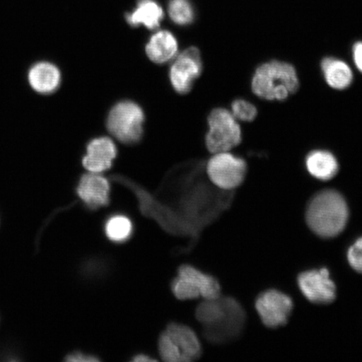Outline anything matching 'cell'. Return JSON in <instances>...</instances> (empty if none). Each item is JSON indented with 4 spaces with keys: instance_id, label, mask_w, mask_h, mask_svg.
Returning a JSON list of instances; mask_svg holds the SVG:
<instances>
[{
    "instance_id": "1",
    "label": "cell",
    "mask_w": 362,
    "mask_h": 362,
    "mask_svg": "<svg viewBox=\"0 0 362 362\" xmlns=\"http://www.w3.org/2000/svg\"><path fill=\"white\" fill-rule=\"evenodd\" d=\"M200 171L201 168L193 169L170 180L169 188L174 197L167 202L124 176L117 175L115 180L135 194L143 216L155 221L172 236L189 238V245L180 251L188 252L196 246L202 230L229 209L234 198L233 192L211 187L200 180Z\"/></svg>"
},
{
    "instance_id": "2",
    "label": "cell",
    "mask_w": 362,
    "mask_h": 362,
    "mask_svg": "<svg viewBox=\"0 0 362 362\" xmlns=\"http://www.w3.org/2000/svg\"><path fill=\"white\" fill-rule=\"evenodd\" d=\"M194 316L203 327V337L211 344L221 345L235 341L245 327L247 315L243 307L233 297L220 296L204 300Z\"/></svg>"
},
{
    "instance_id": "3",
    "label": "cell",
    "mask_w": 362,
    "mask_h": 362,
    "mask_svg": "<svg viewBox=\"0 0 362 362\" xmlns=\"http://www.w3.org/2000/svg\"><path fill=\"white\" fill-rule=\"evenodd\" d=\"M305 219L317 236L334 238L345 230L349 220V207L341 193L332 189H324L311 199Z\"/></svg>"
},
{
    "instance_id": "4",
    "label": "cell",
    "mask_w": 362,
    "mask_h": 362,
    "mask_svg": "<svg viewBox=\"0 0 362 362\" xmlns=\"http://www.w3.org/2000/svg\"><path fill=\"white\" fill-rule=\"evenodd\" d=\"M252 93L268 101H284L300 88L296 68L291 63L273 60L257 66L252 76Z\"/></svg>"
},
{
    "instance_id": "5",
    "label": "cell",
    "mask_w": 362,
    "mask_h": 362,
    "mask_svg": "<svg viewBox=\"0 0 362 362\" xmlns=\"http://www.w3.org/2000/svg\"><path fill=\"white\" fill-rule=\"evenodd\" d=\"M158 351L166 362H192L201 358L202 346L197 334L184 324L170 322L158 341Z\"/></svg>"
},
{
    "instance_id": "6",
    "label": "cell",
    "mask_w": 362,
    "mask_h": 362,
    "mask_svg": "<svg viewBox=\"0 0 362 362\" xmlns=\"http://www.w3.org/2000/svg\"><path fill=\"white\" fill-rule=\"evenodd\" d=\"M144 112L139 104L121 101L108 113L107 129L113 137L125 144H134L141 139Z\"/></svg>"
},
{
    "instance_id": "7",
    "label": "cell",
    "mask_w": 362,
    "mask_h": 362,
    "mask_svg": "<svg viewBox=\"0 0 362 362\" xmlns=\"http://www.w3.org/2000/svg\"><path fill=\"white\" fill-rule=\"evenodd\" d=\"M209 130L206 135L208 151L228 152L242 142V130L233 113L226 108L212 110L208 117Z\"/></svg>"
},
{
    "instance_id": "8",
    "label": "cell",
    "mask_w": 362,
    "mask_h": 362,
    "mask_svg": "<svg viewBox=\"0 0 362 362\" xmlns=\"http://www.w3.org/2000/svg\"><path fill=\"white\" fill-rule=\"evenodd\" d=\"M247 165L243 158L228 152L214 153L206 165L211 182L223 191L233 192L246 178Z\"/></svg>"
},
{
    "instance_id": "9",
    "label": "cell",
    "mask_w": 362,
    "mask_h": 362,
    "mask_svg": "<svg viewBox=\"0 0 362 362\" xmlns=\"http://www.w3.org/2000/svg\"><path fill=\"white\" fill-rule=\"evenodd\" d=\"M255 307L262 324L266 327L277 329L288 323L293 304L287 294L269 289L257 297Z\"/></svg>"
},
{
    "instance_id": "10",
    "label": "cell",
    "mask_w": 362,
    "mask_h": 362,
    "mask_svg": "<svg viewBox=\"0 0 362 362\" xmlns=\"http://www.w3.org/2000/svg\"><path fill=\"white\" fill-rule=\"evenodd\" d=\"M202 67V54L197 47L185 49L175 57L170 69V80L175 92L188 93L201 76Z\"/></svg>"
},
{
    "instance_id": "11",
    "label": "cell",
    "mask_w": 362,
    "mask_h": 362,
    "mask_svg": "<svg viewBox=\"0 0 362 362\" xmlns=\"http://www.w3.org/2000/svg\"><path fill=\"white\" fill-rule=\"evenodd\" d=\"M297 283L303 296L315 305H329L336 300V284L327 269L303 272L298 276Z\"/></svg>"
},
{
    "instance_id": "12",
    "label": "cell",
    "mask_w": 362,
    "mask_h": 362,
    "mask_svg": "<svg viewBox=\"0 0 362 362\" xmlns=\"http://www.w3.org/2000/svg\"><path fill=\"white\" fill-rule=\"evenodd\" d=\"M76 193L89 211H97L111 203V185L105 176L88 172L81 176Z\"/></svg>"
},
{
    "instance_id": "13",
    "label": "cell",
    "mask_w": 362,
    "mask_h": 362,
    "mask_svg": "<svg viewBox=\"0 0 362 362\" xmlns=\"http://www.w3.org/2000/svg\"><path fill=\"white\" fill-rule=\"evenodd\" d=\"M117 153L115 144L110 138L94 139L88 144L83 165L88 172L102 174L112 168Z\"/></svg>"
},
{
    "instance_id": "14",
    "label": "cell",
    "mask_w": 362,
    "mask_h": 362,
    "mask_svg": "<svg viewBox=\"0 0 362 362\" xmlns=\"http://www.w3.org/2000/svg\"><path fill=\"white\" fill-rule=\"evenodd\" d=\"M31 89L42 95L52 94L60 88L62 74L60 69L49 62H36L27 75Z\"/></svg>"
},
{
    "instance_id": "15",
    "label": "cell",
    "mask_w": 362,
    "mask_h": 362,
    "mask_svg": "<svg viewBox=\"0 0 362 362\" xmlns=\"http://www.w3.org/2000/svg\"><path fill=\"white\" fill-rule=\"evenodd\" d=\"M103 232L108 242L115 245H123L134 237V220L124 211H113L104 219Z\"/></svg>"
},
{
    "instance_id": "16",
    "label": "cell",
    "mask_w": 362,
    "mask_h": 362,
    "mask_svg": "<svg viewBox=\"0 0 362 362\" xmlns=\"http://www.w3.org/2000/svg\"><path fill=\"white\" fill-rule=\"evenodd\" d=\"M178 42L168 30H160L153 34L146 45V51L149 60L156 64H165L177 55Z\"/></svg>"
},
{
    "instance_id": "17",
    "label": "cell",
    "mask_w": 362,
    "mask_h": 362,
    "mask_svg": "<svg viewBox=\"0 0 362 362\" xmlns=\"http://www.w3.org/2000/svg\"><path fill=\"white\" fill-rule=\"evenodd\" d=\"M164 11L156 0H139L132 12L126 13L125 19L130 26L143 25L148 30H156L164 19Z\"/></svg>"
},
{
    "instance_id": "18",
    "label": "cell",
    "mask_w": 362,
    "mask_h": 362,
    "mask_svg": "<svg viewBox=\"0 0 362 362\" xmlns=\"http://www.w3.org/2000/svg\"><path fill=\"white\" fill-rule=\"evenodd\" d=\"M177 275L192 282L204 300H212L221 296V287L218 280L197 267L191 264L180 265L177 269Z\"/></svg>"
},
{
    "instance_id": "19",
    "label": "cell",
    "mask_w": 362,
    "mask_h": 362,
    "mask_svg": "<svg viewBox=\"0 0 362 362\" xmlns=\"http://www.w3.org/2000/svg\"><path fill=\"white\" fill-rule=\"evenodd\" d=\"M305 167L311 176L322 181L333 179L339 171L336 156L332 153L322 149H316L306 156Z\"/></svg>"
},
{
    "instance_id": "20",
    "label": "cell",
    "mask_w": 362,
    "mask_h": 362,
    "mask_svg": "<svg viewBox=\"0 0 362 362\" xmlns=\"http://www.w3.org/2000/svg\"><path fill=\"white\" fill-rule=\"evenodd\" d=\"M325 81L330 88L344 90L349 88L353 81V72L346 62L334 57H325L321 62Z\"/></svg>"
},
{
    "instance_id": "21",
    "label": "cell",
    "mask_w": 362,
    "mask_h": 362,
    "mask_svg": "<svg viewBox=\"0 0 362 362\" xmlns=\"http://www.w3.org/2000/svg\"><path fill=\"white\" fill-rule=\"evenodd\" d=\"M169 16L175 24L185 26L194 20V11L189 0H170Z\"/></svg>"
},
{
    "instance_id": "22",
    "label": "cell",
    "mask_w": 362,
    "mask_h": 362,
    "mask_svg": "<svg viewBox=\"0 0 362 362\" xmlns=\"http://www.w3.org/2000/svg\"><path fill=\"white\" fill-rule=\"evenodd\" d=\"M170 288L173 296L179 300H197L201 297L200 292L192 282L182 276L177 275L172 279Z\"/></svg>"
},
{
    "instance_id": "23",
    "label": "cell",
    "mask_w": 362,
    "mask_h": 362,
    "mask_svg": "<svg viewBox=\"0 0 362 362\" xmlns=\"http://www.w3.org/2000/svg\"><path fill=\"white\" fill-rule=\"evenodd\" d=\"M107 270V262L98 257H88L81 266V274L88 279H101Z\"/></svg>"
},
{
    "instance_id": "24",
    "label": "cell",
    "mask_w": 362,
    "mask_h": 362,
    "mask_svg": "<svg viewBox=\"0 0 362 362\" xmlns=\"http://www.w3.org/2000/svg\"><path fill=\"white\" fill-rule=\"evenodd\" d=\"M235 119L238 121L252 122L257 116V110L255 104L245 100V99H236L232 103V112Z\"/></svg>"
},
{
    "instance_id": "25",
    "label": "cell",
    "mask_w": 362,
    "mask_h": 362,
    "mask_svg": "<svg viewBox=\"0 0 362 362\" xmlns=\"http://www.w3.org/2000/svg\"><path fill=\"white\" fill-rule=\"evenodd\" d=\"M346 257L351 268L356 273L362 274V237L348 248Z\"/></svg>"
},
{
    "instance_id": "26",
    "label": "cell",
    "mask_w": 362,
    "mask_h": 362,
    "mask_svg": "<svg viewBox=\"0 0 362 362\" xmlns=\"http://www.w3.org/2000/svg\"><path fill=\"white\" fill-rule=\"evenodd\" d=\"M65 361L68 362H98L102 360L100 357L90 354V353L75 351L67 354Z\"/></svg>"
},
{
    "instance_id": "27",
    "label": "cell",
    "mask_w": 362,
    "mask_h": 362,
    "mask_svg": "<svg viewBox=\"0 0 362 362\" xmlns=\"http://www.w3.org/2000/svg\"><path fill=\"white\" fill-rule=\"evenodd\" d=\"M352 57L357 69L362 74V42H356L353 45Z\"/></svg>"
},
{
    "instance_id": "28",
    "label": "cell",
    "mask_w": 362,
    "mask_h": 362,
    "mask_svg": "<svg viewBox=\"0 0 362 362\" xmlns=\"http://www.w3.org/2000/svg\"><path fill=\"white\" fill-rule=\"evenodd\" d=\"M130 361L133 362H153L158 360L155 357L146 354V353L140 352L131 357Z\"/></svg>"
}]
</instances>
